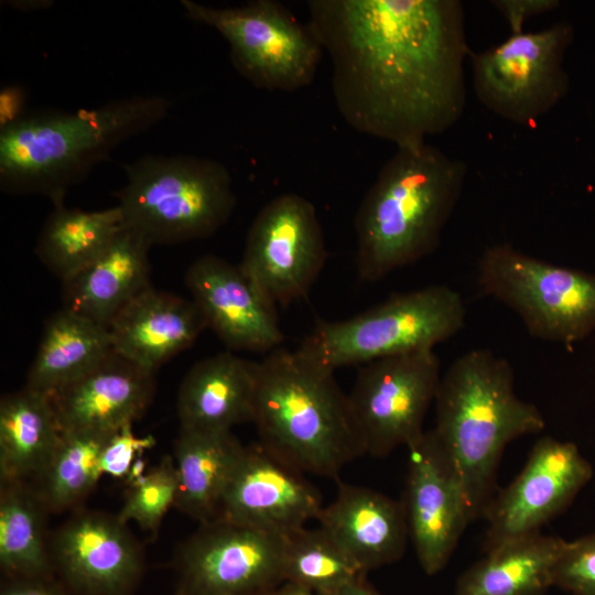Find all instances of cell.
Returning <instances> with one entry per match:
<instances>
[{
  "label": "cell",
  "mask_w": 595,
  "mask_h": 595,
  "mask_svg": "<svg viewBox=\"0 0 595 595\" xmlns=\"http://www.w3.org/2000/svg\"><path fill=\"white\" fill-rule=\"evenodd\" d=\"M309 26L356 131L400 148L451 129L466 106L470 56L459 0H310Z\"/></svg>",
  "instance_id": "obj_1"
},
{
  "label": "cell",
  "mask_w": 595,
  "mask_h": 595,
  "mask_svg": "<svg viewBox=\"0 0 595 595\" xmlns=\"http://www.w3.org/2000/svg\"><path fill=\"white\" fill-rule=\"evenodd\" d=\"M171 100L138 95L95 108L42 110L0 129V187L14 195H42L63 205L113 149L169 113Z\"/></svg>",
  "instance_id": "obj_2"
},
{
  "label": "cell",
  "mask_w": 595,
  "mask_h": 595,
  "mask_svg": "<svg viewBox=\"0 0 595 595\" xmlns=\"http://www.w3.org/2000/svg\"><path fill=\"white\" fill-rule=\"evenodd\" d=\"M467 173L463 160L428 142L397 149L355 216L359 278L375 282L432 253Z\"/></svg>",
  "instance_id": "obj_3"
},
{
  "label": "cell",
  "mask_w": 595,
  "mask_h": 595,
  "mask_svg": "<svg viewBox=\"0 0 595 595\" xmlns=\"http://www.w3.org/2000/svg\"><path fill=\"white\" fill-rule=\"evenodd\" d=\"M432 429L456 468L472 521L483 518L497 493L506 446L545 428L539 408L519 398L507 359L488 349L456 358L441 377Z\"/></svg>",
  "instance_id": "obj_4"
},
{
  "label": "cell",
  "mask_w": 595,
  "mask_h": 595,
  "mask_svg": "<svg viewBox=\"0 0 595 595\" xmlns=\"http://www.w3.org/2000/svg\"><path fill=\"white\" fill-rule=\"evenodd\" d=\"M252 423L259 443L302 473L338 478L366 454L334 371L298 348H278L258 363Z\"/></svg>",
  "instance_id": "obj_5"
},
{
  "label": "cell",
  "mask_w": 595,
  "mask_h": 595,
  "mask_svg": "<svg viewBox=\"0 0 595 595\" xmlns=\"http://www.w3.org/2000/svg\"><path fill=\"white\" fill-rule=\"evenodd\" d=\"M116 205L123 226L152 245L207 238L231 217L237 197L228 169L191 154H147L123 166Z\"/></svg>",
  "instance_id": "obj_6"
},
{
  "label": "cell",
  "mask_w": 595,
  "mask_h": 595,
  "mask_svg": "<svg viewBox=\"0 0 595 595\" xmlns=\"http://www.w3.org/2000/svg\"><path fill=\"white\" fill-rule=\"evenodd\" d=\"M466 306L451 286L397 293L346 320L321 321L298 347L323 367L365 365L383 357L433 349L465 325Z\"/></svg>",
  "instance_id": "obj_7"
},
{
  "label": "cell",
  "mask_w": 595,
  "mask_h": 595,
  "mask_svg": "<svg viewBox=\"0 0 595 595\" xmlns=\"http://www.w3.org/2000/svg\"><path fill=\"white\" fill-rule=\"evenodd\" d=\"M477 282L483 293L511 309L537 338L572 346L595 331V273L498 244L482 253Z\"/></svg>",
  "instance_id": "obj_8"
},
{
  "label": "cell",
  "mask_w": 595,
  "mask_h": 595,
  "mask_svg": "<svg viewBox=\"0 0 595 595\" xmlns=\"http://www.w3.org/2000/svg\"><path fill=\"white\" fill-rule=\"evenodd\" d=\"M181 4L193 21L225 39L234 68L252 86L291 93L314 80L323 48L309 24L279 1L252 0L234 8L193 0Z\"/></svg>",
  "instance_id": "obj_9"
},
{
  "label": "cell",
  "mask_w": 595,
  "mask_h": 595,
  "mask_svg": "<svg viewBox=\"0 0 595 595\" xmlns=\"http://www.w3.org/2000/svg\"><path fill=\"white\" fill-rule=\"evenodd\" d=\"M573 40L569 23L511 33L498 45L470 54L473 88L498 117L531 128L567 94L565 53Z\"/></svg>",
  "instance_id": "obj_10"
},
{
  "label": "cell",
  "mask_w": 595,
  "mask_h": 595,
  "mask_svg": "<svg viewBox=\"0 0 595 595\" xmlns=\"http://www.w3.org/2000/svg\"><path fill=\"white\" fill-rule=\"evenodd\" d=\"M440 370L433 349L361 365L348 398L367 454L385 457L423 434L442 377Z\"/></svg>",
  "instance_id": "obj_11"
},
{
  "label": "cell",
  "mask_w": 595,
  "mask_h": 595,
  "mask_svg": "<svg viewBox=\"0 0 595 595\" xmlns=\"http://www.w3.org/2000/svg\"><path fill=\"white\" fill-rule=\"evenodd\" d=\"M327 258L315 206L295 193L281 194L255 217L239 263L275 305L304 298Z\"/></svg>",
  "instance_id": "obj_12"
},
{
  "label": "cell",
  "mask_w": 595,
  "mask_h": 595,
  "mask_svg": "<svg viewBox=\"0 0 595 595\" xmlns=\"http://www.w3.org/2000/svg\"><path fill=\"white\" fill-rule=\"evenodd\" d=\"M199 524L175 555L176 595H245L284 583V538L218 518Z\"/></svg>",
  "instance_id": "obj_13"
},
{
  "label": "cell",
  "mask_w": 595,
  "mask_h": 595,
  "mask_svg": "<svg viewBox=\"0 0 595 595\" xmlns=\"http://www.w3.org/2000/svg\"><path fill=\"white\" fill-rule=\"evenodd\" d=\"M593 468L572 442L539 439L528 459L505 488L497 490L483 518L484 551L517 538L539 533L589 482Z\"/></svg>",
  "instance_id": "obj_14"
},
{
  "label": "cell",
  "mask_w": 595,
  "mask_h": 595,
  "mask_svg": "<svg viewBox=\"0 0 595 595\" xmlns=\"http://www.w3.org/2000/svg\"><path fill=\"white\" fill-rule=\"evenodd\" d=\"M401 500L409 537L426 575L441 572L472 522L461 477L433 430L407 446Z\"/></svg>",
  "instance_id": "obj_15"
},
{
  "label": "cell",
  "mask_w": 595,
  "mask_h": 595,
  "mask_svg": "<svg viewBox=\"0 0 595 595\" xmlns=\"http://www.w3.org/2000/svg\"><path fill=\"white\" fill-rule=\"evenodd\" d=\"M118 515L77 508L50 538L54 572L71 594L130 595L142 549Z\"/></svg>",
  "instance_id": "obj_16"
},
{
  "label": "cell",
  "mask_w": 595,
  "mask_h": 595,
  "mask_svg": "<svg viewBox=\"0 0 595 595\" xmlns=\"http://www.w3.org/2000/svg\"><path fill=\"white\" fill-rule=\"evenodd\" d=\"M303 474L260 443L245 446L216 519L281 538L305 528L324 507Z\"/></svg>",
  "instance_id": "obj_17"
},
{
  "label": "cell",
  "mask_w": 595,
  "mask_h": 595,
  "mask_svg": "<svg viewBox=\"0 0 595 595\" xmlns=\"http://www.w3.org/2000/svg\"><path fill=\"white\" fill-rule=\"evenodd\" d=\"M185 283L207 327L229 348L271 353L283 342L275 304L239 264L205 255L188 268Z\"/></svg>",
  "instance_id": "obj_18"
},
{
  "label": "cell",
  "mask_w": 595,
  "mask_h": 595,
  "mask_svg": "<svg viewBox=\"0 0 595 595\" xmlns=\"http://www.w3.org/2000/svg\"><path fill=\"white\" fill-rule=\"evenodd\" d=\"M154 391V372L112 351L48 398L62 432L112 433L141 418Z\"/></svg>",
  "instance_id": "obj_19"
},
{
  "label": "cell",
  "mask_w": 595,
  "mask_h": 595,
  "mask_svg": "<svg viewBox=\"0 0 595 595\" xmlns=\"http://www.w3.org/2000/svg\"><path fill=\"white\" fill-rule=\"evenodd\" d=\"M317 521L365 573L400 560L410 540L401 500L346 483Z\"/></svg>",
  "instance_id": "obj_20"
},
{
  "label": "cell",
  "mask_w": 595,
  "mask_h": 595,
  "mask_svg": "<svg viewBox=\"0 0 595 595\" xmlns=\"http://www.w3.org/2000/svg\"><path fill=\"white\" fill-rule=\"evenodd\" d=\"M207 328L193 300L148 288L109 324L113 351L154 372Z\"/></svg>",
  "instance_id": "obj_21"
},
{
  "label": "cell",
  "mask_w": 595,
  "mask_h": 595,
  "mask_svg": "<svg viewBox=\"0 0 595 595\" xmlns=\"http://www.w3.org/2000/svg\"><path fill=\"white\" fill-rule=\"evenodd\" d=\"M151 245L123 227L107 249L63 282V307L106 327L150 283Z\"/></svg>",
  "instance_id": "obj_22"
},
{
  "label": "cell",
  "mask_w": 595,
  "mask_h": 595,
  "mask_svg": "<svg viewBox=\"0 0 595 595\" xmlns=\"http://www.w3.org/2000/svg\"><path fill=\"white\" fill-rule=\"evenodd\" d=\"M258 363L219 353L196 363L185 375L177 396L180 428L199 432H230L252 422Z\"/></svg>",
  "instance_id": "obj_23"
},
{
  "label": "cell",
  "mask_w": 595,
  "mask_h": 595,
  "mask_svg": "<svg viewBox=\"0 0 595 595\" xmlns=\"http://www.w3.org/2000/svg\"><path fill=\"white\" fill-rule=\"evenodd\" d=\"M564 543L541 532L505 541L458 577L454 595H545Z\"/></svg>",
  "instance_id": "obj_24"
},
{
  "label": "cell",
  "mask_w": 595,
  "mask_h": 595,
  "mask_svg": "<svg viewBox=\"0 0 595 595\" xmlns=\"http://www.w3.org/2000/svg\"><path fill=\"white\" fill-rule=\"evenodd\" d=\"M245 446L230 432L180 428L173 459L178 477L175 507L199 523L216 519Z\"/></svg>",
  "instance_id": "obj_25"
},
{
  "label": "cell",
  "mask_w": 595,
  "mask_h": 595,
  "mask_svg": "<svg viewBox=\"0 0 595 595\" xmlns=\"http://www.w3.org/2000/svg\"><path fill=\"white\" fill-rule=\"evenodd\" d=\"M113 351L108 327L62 307L45 324L25 386L52 394Z\"/></svg>",
  "instance_id": "obj_26"
},
{
  "label": "cell",
  "mask_w": 595,
  "mask_h": 595,
  "mask_svg": "<svg viewBox=\"0 0 595 595\" xmlns=\"http://www.w3.org/2000/svg\"><path fill=\"white\" fill-rule=\"evenodd\" d=\"M62 435L48 396L26 386L0 401V479L35 480Z\"/></svg>",
  "instance_id": "obj_27"
},
{
  "label": "cell",
  "mask_w": 595,
  "mask_h": 595,
  "mask_svg": "<svg viewBox=\"0 0 595 595\" xmlns=\"http://www.w3.org/2000/svg\"><path fill=\"white\" fill-rule=\"evenodd\" d=\"M123 227L117 206L94 212L54 206L39 235L35 253L64 282L101 255Z\"/></svg>",
  "instance_id": "obj_28"
},
{
  "label": "cell",
  "mask_w": 595,
  "mask_h": 595,
  "mask_svg": "<svg viewBox=\"0 0 595 595\" xmlns=\"http://www.w3.org/2000/svg\"><path fill=\"white\" fill-rule=\"evenodd\" d=\"M46 513L30 482L1 480L0 565L7 577L54 576Z\"/></svg>",
  "instance_id": "obj_29"
},
{
  "label": "cell",
  "mask_w": 595,
  "mask_h": 595,
  "mask_svg": "<svg viewBox=\"0 0 595 595\" xmlns=\"http://www.w3.org/2000/svg\"><path fill=\"white\" fill-rule=\"evenodd\" d=\"M110 435L91 431L62 432L48 464L33 485L48 512L79 508L101 477L99 459Z\"/></svg>",
  "instance_id": "obj_30"
},
{
  "label": "cell",
  "mask_w": 595,
  "mask_h": 595,
  "mask_svg": "<svg viewBox=\"0 0 595 595\" xmlns=\"http://www.w3.org/2000/svg\"><path fill=\"white\" fill-rule=\"evenodd\" d=\"M282 572L284 582L318 595L364 580L367 574L320 527H305L284 538Z\"/></svg>",
  "instance_id": "obj_31"
},
{
  "label": "cell",
  "mask_w": 595,
  "mask_h": 595,
  "mask_svg": "<svg viewBox=\"0 0 595 595\" xmlns=\"http://www.w3.org/2000/svg\"><path fill=\"white\" fill-rule=\"evenodd\" d=\"M178 477L173 457L164 456L155 466L129 482L118 517L134 521L142 530L155 532L169 509L176 502Z\"/></svg>",
  "instance_id": "obj_32"
},
{
  "label": "cell",
  "mask_w": 595,
  "mask_h": 595,
  "mask_svg": "<svg viewBox=\"0 0 595 595\" xmlns=\"http://www.w3.org/2000/svg\"><path fill=\"white\" fill-rule=\"evenodd\" d=\"M553 587L571 595H595V532L565 541L553 571Z\"/></svg>",
  "instance_id": "obj_33"
},
{
  "label": "cell",
  "mask_w": 595,
  "mask_h": 595,
  "mask_svg": "<svg viewBox=\"0 0 595 595\" xmlns=\"http://www.w3.org/2000/svg\"><path fill=\"white\" fill-rule=\"evenodd\" d=\"M154 445V436L136 435L132 424L111 433L101 451L99 459L101 476L108 475L113 478H127L128 480L134 465L139 462L137 457Z\"/></svg>",
  "instance_id": "obj_34"
},
{
  "label": "cell",
  "mask_w": 595,
  "mask_h": 595,
  "mask_svg": "<svg viewBox=\"0 0 595 595\" xmlns=\"http://www.w3.org/2000/svg\"><path fill=\"white\" fill-rule=\"evenodd\" d=\"M490 3L507 21L510 34L524 31L528 19L550 12L560 4L556 0H494Z\"/></svg>",
  "instance_id": "obj_35"
},
{
  "label": "cell",
  "mask_w": 595,
  "mask_h": 595,
  "mask_svg": "<svg viewBox=\"0 0 595 595\" xmlns=\"http://www.w3.org/2000/svg\"><path fill=\"white\" fill-rule=\"evenodd\" d=\"M0 595H71V592L54 576L8 577Z\"/></svg>",
  "instance_id": "obj_36"
},
{
  "label": "cell",
  "mask_w": 595,
  "mask_h": 595,
  "mask_svg": "<svg viewBox=\"0 0 595 595\" xmlns=\"http://www.w3.org/2000/svg\"><path fill=\"white\" fill-rule=\"evenodd\" d=\"M22 87L11 85L0 93V127L4 128L21 118L24 104ZM0 128V129H1Z\"/></svg>",
  "instance_id": "obj_37"
},
{
  "label": "cell",
  "mask_w": 595,
  "mask_h": 595,
  "mask_svg": "<svg viewBox=\"0 0 595 595\" xmlns=\"http://www.w3.org/2000/svg\"><path fill=\"white\" fill-rule=\"evenodd\" d=\"M325 595H381L366 582V578L348 584L333 593Z\"/></svg>",
  "instance_id": "obj_38"
},
{
  "label": "cell",
  "mask_w": 595,
  "mask_h": 595,
  "mask_svg": "<svg viewBox=\"0 0 595 595\" xmlns=\"http://www.w3.org/2000/svg\"><path fill=\"white\" fill-rule=\"evenodd\" d=\"M274 595H318L300 585L284 582L274 592Z\"/></svg>",
  "instance_id": "obj_39"
},
{
  "label": "cell",
  "mask_w": 595,
  "mask_h": 595,
  "mask_svg": "<svg viewBox=\"0 0 595 595\" xmlns=\"http://www.w3.org/2000/svg\"><path fill=\"white\" fill-rule=\"evenodd\" d=\"M12 7L14 8H18L20 10H24V11H31V10H37V9H41V8H47L48 6H51L50 3H52L51 1H41V0H35V1H12L11 2Z\"/></svg>",
  "instance_id": "obj_40"
},
{
  "label": "cell",
  "mask_w": 595,
  "mask_h": 595,
  "mask_svg": "<svg viewBox=\"0 0 595 595\" xmlns=\"http://www.w3.org/2000/svg\"><path fill=\"white\" fill-rule=\"evenodd\" d=\"M275 591L272 592H261V593H252V594H245V595H274Z\"/></svg>",
  "instance_id": "obj_41"
}]
</instances>
